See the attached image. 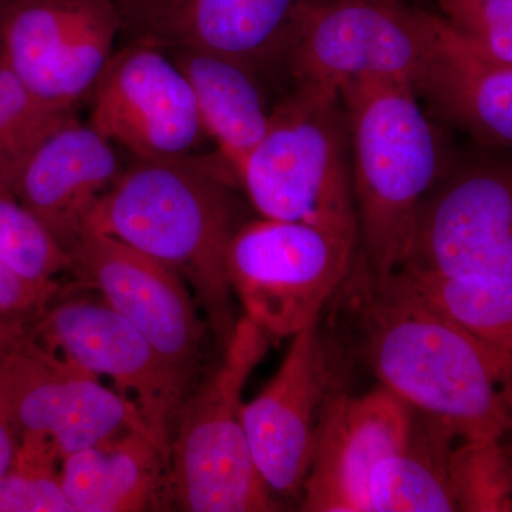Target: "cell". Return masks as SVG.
<instances>
[{"instance_id":"1","label":"cell","mask_w":512,"mask_h":512,"mask_svg":"<svg viewBox=\"0 0 512 512\" xmlns=\"http://www.w3.org/2000/svg\"><path fill=\"white\" fill-rule=\"evenodd\" d=\"M237 229L222 178L178 158L141 161L117 177L93 208L84 235L119 239L180 275L222 352L237 323L227 272Z\"/></svg>"},{"instance_id":"2","label":"cell","mask_w":512,"mask_h":512,"mask_svg":"<svg viewBox=\"0 0 512 512\" xmlns=\"http://www.w3.org/2000/svg\"><path fill=\"white\" fill-rule=\"evenodd\" d=\"M366 281L363 350L382 386L460 440H503L511 426L512 356L384 292L367 268Z\"/></svg>"},{"instance_id":"3","label":"cell","mask_w":512,"mask_h":512,"mask_svg":"<svg viewBox=\"0 0 512 512\" xmlns=\"http://www.w3.org/2000/svg\"><path fill=\"white\" fill-rule=\"evenodd\" d=\"M339 93L357 244L370 275L382 279L403 261L421 202L443 174V144L403 77H357Z\"/></svg>"},{"instance_id":"4","label":"cell","mask_w":512,"mask_h":512,"mask_svg":"<svg viewBox=\"0 0 512 512\" xmlns=\"http://www.w3.org/2000/svg\"><path fill=\"white\" fill-rule=\"evenodd\" d=\"M269 348L268 335L244 316L222 360L185 397L170 444L168 501L187 512L278 511L242 426V392Z\"/></svg>"},{"instance_id":"5","label":"cell","mask_w":512,"mask_h":512,"mask_svg":"<svg viewBox=\"0 0 512 512\" xmlns=\"http://www.w3.org/2000/svg\"><path fill=\"white\" fill-rule=\"evenodd\" d=\"M235 173L262 217L357 241L348 123L340 96L296 87L272 111L264 138Z\"/></svg>"},{"instance_id":"6","label":"cell","mask_w":512,"mask_h":512,"mask_svg":"<svg viewBox=\"0 0 512 512\" xmlns=\"http://www.w3.org/2000/svg\"><path fill=\"white\" fill-rule=\"evenodd\" d=\"M357 245L326 229L262 217L229 242V286L268 338H292L319 319L348 276Z\"/></svg>"},{"instance_id":"7","label":"cell","mask_w":512,"mask_h":512,"mask_svg":"<svg viewBox=\"0 0 512 512\" xmlns=\"http://www.w3.org/2000/svg\"><path fill=\"white\" fill-rule=\"evenodd\" d=\"M436 33V13L409 0H309L286 60L298 86L335 96L377 74L416 90Z\"/></svg>"},{"instance_id":"8","label":"cell","mask_w":512,"mask_h":512,"mask_svg":"<svg viewBox=\"0 0 512 512\" xmlns=\"http://www.w3.org/2000/svg\"><path fill=\"white\" fill-rule=\"evenodd\" d=\"M33 338L80 369L113 380L170 464L175 421L191 386L123 315L100 298H57L30 328Z\"/></svg>"},{"instance_id":"9","label":"cell","mask_w":512,"mask_h":512,"mask_svg":"<svg viewBox=\"0 0 512 512\" xmlns=\"http://www.w3.org/2000/svg\"><path fill=\"white\" fill-rule=\"evenodd\" d=\"M0 412L20 439L28 434L50 437L62 460L128 430L151 439L133 403L103 386L99 376L37 342L30 329L0 360Z\"/></svg>"},{"instance_id":"10","label":"cell","mask_w":512,"mask_h":512,"mask_svg":"<svg viewBox=\"0 0 512 512\" xmlns=\"http://www.w3.org/2000/svg\"><path fill=\"white\" fill-rule=\"evenodd\" d=\"M396 269L512 278V181L504 164L467 165L437 181Z\"/></svg>"},{"instance_id":"11","label":"cell","mask_w":512,"mask_h":512,"mask_svg":"<svg viewBox=\"0 0 512 512\" xmlns=\"http://www.w3.org/2000/svg\"><path fill=\"white\" fill-rule=\"evenodd\" d=\"M120 32L114 0H5L0 62L37 96L74 107L93 89Z\"/></svg>"},{"instance_id":"12","label":"cell","mask_w":512,"mask_h":512,"mask_svg":"<svg viewBox=\"0 0 512 512\" xmlns=\"http://www.w3.org/2000/svg\"><path fill=\"white\" fill-rule=\"evenodd\" d=\"M73 272L148 340L194 386L207 326L181 276L109 235H83L74 245Z\"/></svg>"},{"instance_id":"13","label":"cell","mask_w":512,"mask_h":512,"mask_svg":"<svg viewBox=\"0 0 512 512\" xmlns=\"http://www.w3.org/2000/svg\"><path fill=\"white\" fill-rule=\"evenodd\" d=\"M90 127L141 161L185 158L205 136L194 94L160 47L131 42L93 86Z\"/></svg>"},{"instance_id":"14","label":"cell","mask_w":512,"mask_h":512,"mask_svg":"<svg viewBox=\"0 0 512 512\" xmlns=\"http://www.w3.org/2000/svg\"><path fill=\"white\" fill-rule=\"evenodd\" d=\"M131 42L227 57L256 73L286 59L309 0H114Z\"/></svg>"},{"instance_id":"15","label":"cell","mask_w":512,"mask_h":512,"mask_svg":"<svg viewBox=\"0 0 512 512\" xmlns=\"http://www.w3.org/2000/svg\"><path fill=\"white\" fill-rule=\"evenodd\" d=\"M330 383L332 366L316 319L292 336L291 348L264 392L242 404L252 458L272 494H302Z\"/></svg>"},{"instance_id":"16","label":"cell","mask_w":512,"mask_h":512,"mask_svg":"<svg viewBox=\"0 0 512 512\" xmlns=\"http://www.w3.org/2000/svg\"><path fill=\"white\" fill-rule=\"evenodd\" d=\"M416 409L387 387L363 396L330 394L320 412L302 511L366 512L373 470L412 431Z\"/></svg>"},{"instance_id":"17","label":"cell","mask_w":512,"mask_h":512,"mask_svg":"<svg viewBox=\"0 0 512 512\" xmlns=\"http://www.w3.org/2000/svg\"><path fill=\"white\" fill-rule=\"evenodd\" d=\"M117 171L119 160L110 141L73 119L30 156L12 195L72 252Z\"/></svg>"},{"instance_id":"18","label":"cell","mask_w":512,"mask_h":512,"mask_svg":"<svg viewBox=\"0 0 512 512\" xmlns=\"http://www.w3.org/2000/svg\"><path fill=\"white\" fill-rule=\"evenodd\" d=\"M416 93L426 94L447 119L481 143L510 146L512 64L495 62L467 45L439 16L436 42Z\"/></svg>"},{"instance_id":"19","label":"cell","mask_w":512,"mask_h":512,"mask_svg":"<svg viewBox=\"0 0 512 512\" xmlns=\"http://www.w3.org/2000/svg\"><path fill=\"white\" fill-rule=\"evenodd\" d=\"M170 464L137 430L63 457L60 481L73 512H138L168 501Z\"/></svg>"},{"instance_id":"20","label":"cell","mask_w":512,"mask_h":512,"mask_svg":"<svg viewBox=\"0 0 512 512\" xmlns=\"http://www.w3.org/2000/svg\"><path fill=\"white\" fill-rule=\"evenodd\" d=\"M173 60L190 83L205 134L237 170L271 121L256 73L227 57L197 50H177Z\"/></svg>"},{"instance_id":"21","label":"cell","mask_w":512,"mask_h":512,"mask_svg":"<svg viewBox=\"0 0 512 512\" xmlns=\"http://www.w3.org/2000/svg\"><path fill=\"white\" fill-rule=\"evenodd\" d=\"M457 434L416 410L402 448L384 458L367 484L366 512H454L451 456Z\"/></svg>"},{"instance_id":"22","label":"cell","mask_w":512,"mask_h":512,"mask_svg":"<svg viewBox=\"0 0 512 512\" xmlns=\"http://www.w3.org/2000/svg\"><path fill=\"white\" fill-rule=\"evenodd\" d=\"M372 276V275H370ZM373 282L512 356V278L437 276L394 269Z\"/></svg>"},{"instance_id":"23","label":"cell","mask_w":512,"mask_h":512,"mask_svg":"<svg viewBox=\"0 0 512 512\" xmlns=\"http://www.w3.org/2000/svg\"><path fill=\"white\" fill-rule=\"evenodd\" d=\"M72 111L37 96L0 62V175L10 194L30 156L73 120Z\"/></svg>"},{"instance_id":"24","label":"cell","mask_w":512,"mask_h":512,"mask_svg":"<svg viewBox=\"0 0 512 512\" xmlns=\"http://www.w3.org/2000/svg\"><path fill=\"white\" fill-rule=\"evenodd\" d=\"M0 264L32 284L73 272V256L12 194L0 195Z\"/></svg>"},{"instance_id":"25","label":"cell","mask_w":512,"mask_h":512,"mask_svg":"<svg viewBox=\"0 0 512 512\" xmlns=\"http://www.w3.org/2000/svg\"><path fill=\"white\" fill-rule=\"evenodd\" d=\"M450 480L457 511H511L510 451L501 440H461L451 456Z\"/></svg>"},{"instance_id":"26","label":"cell","mask_w":512,"mask_h":512,"mask_svg":"<svg viewBox=\"0 0 512 512\" xmlns=\"http://www.w3.org/2000/svg\"><path fill=\"white\" fill-rule=\"evenodd\" d=\"M55 441L22 436L15 464L0 477V512H73L64 495Z\"/></svg>"},{"instance_id":"27","label":"cell","mask_w":512,"mask_h":512,"mask_svg":"<svg viewBox=\"0 0 512 512\" xmlns=\"http://www.w3.org/2000/svg\"><path fill=\"white\" fill-rule=\"evenodd\" d=\"M437 16L495 62L512 64V0H434Z\"/></svg>"},{"instance_id":"28","label":"cell","mask_w":512,"mask_h":512,"mask_svg":"<svg viewBox=\"0 0 512 512\" xmlns=\"http://www.w3.org/2000/svg\"><path fill=\"white\" fill-rule=\"evenodd\" d=\"M62 285L32 284L0 264V316L35 320L62 295Z\"/></svg>"},{"instance_id":"29","label":"cell","mask_w":512,"mask_h":512,"mask_svg":"<svg viewBox=\"0 0 512 512\" xmlns=\"http://www.w3.org/2000/svg\"><path fill=\"white\" fill-rule=\"evenodd\" d=\"M19 446V431L13 427L8 417L0 412V477L5 476L15 464Z\"/></svg>"},{"instance_id":"30","label":"cell","mask_w":512,"mask_h":512,"mask_svg":"<svg viewBox=\"0 0 512 512\" xmlns=\"http://www.w3.org/2000/svg\"><path fill=\"white\" fill-rule=\"evenodd\" d=\"M28 332L25 320L0 316V360L8 355Z\"/></svg>"},{"instance_id":"31","label":"cell","mask_w":512,"mask_h":512,"mask_svg":"<svg viewBox=\"0 0 512 512\" xmlns=\"http://www.w3.org/2000/svg\"><path fill=\"white\" fill-rule=\"evenodd\" d=\"M10 194L8 187H6L5 181H3L2 175H0V195Z\"/></svg>"}]
</instances>
